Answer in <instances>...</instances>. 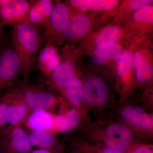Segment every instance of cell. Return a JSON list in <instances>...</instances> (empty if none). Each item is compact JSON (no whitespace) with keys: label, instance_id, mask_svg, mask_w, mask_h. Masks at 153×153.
Instances as JSON below:
<instances>
[{"label":"cell","instance_id":"obj_20","mask_svg":"<svg viewBox=\"0 0 153 153\" xmlns=\"http://www.w3.org/2000/svg\"><path fill=\"white\" fill-rule=\"evenodd\" d=\"M121 115L126 122L136 127L144 130L152 128L153 116L149 115L139 107H126L122 111Z\"/></svg>","mask_w":153,"mask_h":153},{"label":"cell","instance_id":"obj_17","mask_svg":"<svg viewBox=\"0 0 153 153\" xmlns=\"http://www.w3.org/2000/svg\"><path fill=\"white\" fill-rule=\"evenodd\" d=\"M120 0H68L65 1L75 14L89 12L104 13L114 10Z\"/></svg>","mask_w":153,"mask_h":153},{"label":"cell","instance_id":"obj_1","mask_svg":"<svg viewBox=\"0 0 153 153\" xmlns=\"http://www.w3.org/2000/svg\"><path fill=\"white\" fill-rule=\"evenodd\" d=\"M13 46L20 60L24 79H27L35 66L41 38L38 28L28 19L14 26L12 34Z\"/></svg>","mask_w":153,"mask_h":153},{"label":"cell","instance_id":"obj_11","mask_svg":"<svg viewBox=\"0 0 153 153\" xmlns=\"http://www.w3.org/2000/svg\"><path fill=\"white\" fill-rule=\"evenodd\" d=\"M33 150L22 125L5 130L0 138V153H29Z\"/></svg>","mask_w":153,"mask_h":153},{"label":"cell","instance_id":"obj_12","mask_svg":"<svg viewBox=\"0 0 153 153\" xmlns=\"http://www.w3.org/2000/svg\"><path fill=\"white\" fill-rule=\"evenodd\" d=\"M129 43L123 40L96 49L91 55L92 67L96 69H110L116 72L118 60L122 51Z\"/></svg>","mask_w":153,"mask_h":153},{"label":"cell","instance_id":"obj_29","mask_svg":"<svg viewBox=\"0 0 153 153\" xmlns=\"http://www.w3.org/2000/svg\"><path fill=\"white\" fill-rule=\"evenodd\" d=\"M100 153H125L120 152H117V151L114 150L109 148H106V149L103 150Z\"/></svg>","mask_w":153,"mask_h":153},{"label":"cell","instance_id":"obj_9","mask_svg":"<svg viewBox=\"0 0 153 153\" xmlns=\"http://www.w3.org/2000/svg\"><path fill=\"white\" fill-rule=\"evenodd\" d=\"M22 74L21 63L13 46L0 51V96L3 91L16 84Z\"/></svg>","mask_w":153,"mask_h":153},{"label":"cell","instance_id":"obj_6","mask_svg":"<svg viewBox=\"0 0 153 153\" xmlns=\"http://www.w3.org/2000/svg\"><path fill=\"white\" fill-rule=\"evenodd\" d=\"M125 40L121 25L109 23L94 30L82 41L79 47L82 53L91 55L95 50Z\"/></svg>","mask_w":153,"mask_h":153},{"label":"cell","instance_id":"obj_21","mask_svg":"<svg viewBox=\"0 0 153 153\" xmlns=\"http://www.w3.org/2000/svg\"><path fill=\"white\" fill-rule=\"evenodd\" d=\"M25 123L31 131H44L52 132L55 128L54 117L51 113L46 111L31 112Z\"/></svg>","mask_w":153,"mask_h":153},{"label":"cell","instance_id":"obj_28","mask_svg":"<svg viewBox=\"0 0 153 153\" xmlns=\"http://www.w3.org/2000/svg\"><path fill=\"white\" fill-rule=\"evenodd\" d=\"M29 153H53V152L52 151L47 150L38 149L34 150H33Z\"/></svg>","mask_w":153,"mask_h":153},{"label":"cell","instance_id":"obj_18","mask_svg":"<svg viewBox=\"0 0 153 153\" xmlns=\"http://www.w3.org/2000/svg\"><path fill=\"white\" fill-rule=\"evenodd\" d=\"M36 60L41 71L48 77L61 62L62 56L57 47L48 43L45 44Z\"/></svg>","mask_w":153,"mask_h":153},{"label":"cell","instance_id":"obj_4","mask_svg":"<svg viewBox=\"0 0 153 153\" xmlns=\"http://www.w3.org/2000/svg\"><path fill=\"white\" fill-rule=\"evenodd\" d=\"M121 26L125 33V39L128 43L141 39H152L153 4L140 8Z\"/></svg>","mask_w":153,"mask_h":153},{"label":"cell","instance_id":"obj_27","mask_svg":"<svg viewBox=\"0 0 153 153\" xmlns=\"http://www.w3.org/2000/svg\"><path fill=\"white\" fill-rule=\"evenodd\" d=\"M3 25V23L0 22V47L2 44L4 40V32Z\"/></svg>","mask_w":153,"mask_h":153},{"label":"cell","instance_id":"obj_26","mask_svg":"<svg viewBox=\"0 0 153 153\" xmlns=\"http://www.w3.org/2000/svg\"><path fill=\"white\" fill-rule=\"evenodd\" d=\"M132 153H153L151 148L146 146H140L136 148Z\"/></svg>","mask_w":153,"mask_h":153},{"label":"cell","instance_id":"obj_30","mask_svg":"<svg viewBox=\"0 0 153 153\" xmlns=\"http://www.w3.org/2000/svg\"><path fill=\"white\" fill-rule=\"evenodd\" d=\"M4 130L3 129L1 126H0V138L3 135V133H4Z\"/></svg>","mask_w":153,"mask_h":153},{"label":"cell","instance_id":"obj_23","mask_svg":"<svg viewBox=\"0 0 153 153\" xmlns=\"http://www.w3.org/2000/svg\"><path fill=\"white\" fill-rule=\"evenodd\" d=\"M80 118L75 109L68 111L65 114H60L54 117L55 128L62 133L68 132L79 124Z\"/></svg>","mask_w":153,"mask_h":153},{"label":"cell","instance_id":"obj_31","mask_svg":"<svg viewBox=\"0 0 153 153\" xmlns=\"http://www.w3.org/2000/svg\"></svg>","mask_w":153,"mask_h":153},{"label":"cell","instance_id":"obj_25","mask_svg":"<svg viewBox=\"0 0 153 153\" xmlns=\"http://www.w3.org/2000/svg\"><path fill=\"white\" fill-rule=\"evenodd\" d=\"M7 96L6 93L0 96V126L4 131L8 125L7 119Z\"/></svg>","mask_w":153,"mask_h":153},{"label":"cell","instance_id":"obj_13","mask_svg":"<svg viewBox=\"0 0 153 153\" xmlns=\"http://www.w3.org/2000/svg\"><path fill=\"white\" fill-rule=\"evenodd\" d=\"M84 100L93 106L105 103L109 95V89L106 82L96 74L88 76L83 82Z\"/></svg>","mask_w":153,"mask_h":153},{"label":"cell","instance_id":"obj_15","mask_svg":"<svg viewBox=\"0 0 153 153\" xmlns=\"http://www.w3.org/2000/svg\"><path fill=\"white\" fill-rule=\"evenodd\" d=\"M31 2L27 0H11L0 7V19L3 24L15 26L28 19Z\"/></svg>","mask_w":153,"mask_h":153},{"label":"cell","instance_id":"obj_22","mask_svg":"<svg viewBox=\"0 0 153 153\" xmlns=\"http://www.w3.org/2000/svg\"><path fill=\"white\" fill-rule=\"evenodd\" d=\"M79 72L74 76L62 92L68 101L75 107H79L84 101L83 82L79 76Z\"/></svg>","mask_w":153,"mask_h":153},{"label":"cell","instance_id":"obj_8","mask_svg":"<svg viewBox=\"0 0 153 153\" xmlns=\"http://www.w3.org/2000/svg\"><path fill=\"white\" fill-rule=\"evenodd\" d=\"M133 54L137 81L141 83L150 82L153 76L152 39L147 38L138 41L134 48Z\"/></svg>","mask_w":153,"mask_h":153},{"label":"cell","instance_id":"obj_2","mask_svg":"<svg viewBox=\"0 0 153 153\" xmlns=\"http://www.w3.org/2000/svg\"><path fill=\"white\" fill-rule=\"evenodd\" d=\"M61 54L62 61L47 77V82L51 88L62 91L79 72L80 57L83 53L79 46L65 45Z\"/></svg>","mask_w":153,"mask_h":153},{"label":"cell","instance_id":"obj_14","mask_svg":"<svg viewBox=\"0 0 153 153\" xmlns=\"http://www.w3.org/2000/svg\"><path fill=\"white\" fill-rule=\"evenodd\" d=\"M152 4L153 0H123L114 10L103 13L102 18L111 24L121 25L140 8Z\"/></svg>","mask_w":153,"mask_h":153},{"label":"cell","instance_id":"obj_3","mask_svg":"<svg viewBox=\"0 0 153 153\" xmlns=\"http://www.w3.org/2000/svg\"><path fill=\"white\" fill-rule=\"evenodd\" d=\"M103 13L89 12L74 14L68 22L63 34V44L76 45L94 30L109 23L102 17Z\"/></svg>","mask_w":153,"mask_h":153},{"label":"cell","instance_id":"obj_24","mask_svg":"<svg viewBox=\"0 0 153 153\" xmlns=\"http://www.w3.org/2000/svg\"><path fill=\"white\" fill-rule=\"evenodd\" d=\"M28 136L32 147L52 152V148L55 143V138L51 132L34 131H31Z\"/></svg>","mask_w":153,"mask_h":153},{"label":"cell","instance_id":"obj_5","mask_svg":"<svg viewBox=\"0 0 153 153\" xmlns=\"http://www.w3.org/2000/svg\"><path fill=\"white\" fill-rule=\"evenodd\" d=\"M65 2H57L45 27L43 40L46 44L57 46L63 44L65 30L71 17L74 15Z\"/></svg>","mask_w":153,"mask_h":153},{"label":"cell","instance_id":"obj_7","mask_svg":"<svg viewBox=\"0 0 153 153\" xmlns=\"http://www.w3.org/2000/svg\"><path fill=\"white\" fill-rule=\"evenodd\" d=\"M16 84L23 93L31 112H49L57 102V96L53 92L32 84L27 79L18 80Z\"/></svg>","mask_w":153,"mask_h":153},{"label":"cell","instance_id":"obj_10","mask_svg":"<svg viewBox=\"0 0 153 153\" xmlns=\"http://www.w3.org/2000/svg\"><path fill=\"white\" fill-rule=\"evenodd\" d=\"M6 93L8 98L7 119L9 126L5 130L22 125L31 113L25 97L17 86Z\"/></svg>","mask_w":153,"mask_h":153},{"label":"cell","instance_id":"obj_19","mask_svg":"<svg viewBox=\"0 0 153 153\" xmlns=\"http://www.w3.org/2000/svg\"><path fill=\"white\" fill-rule=\"evenodd\" d=\"M52 1L38 0L31 1V6L28 15L29 22L37 28H45L53 7Z\"/></svg>","mask_w":153,"mask_h":153},{"label":"cell","instance_id":"obj_16","mask_svg":"<svg viewBox=\"0 0 153 153\" xmlns=\"http://www.w3.org/2000/svg\"><path fill=\"white\" fill-rule=\"evenodd\" d=\"M132 138V134L128 128L119 125H112L105 131V143L107 148L124 153L128 150Z\"/></svg>","mask_w":153,"mask_h":153}]
</instances>
